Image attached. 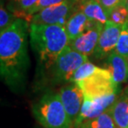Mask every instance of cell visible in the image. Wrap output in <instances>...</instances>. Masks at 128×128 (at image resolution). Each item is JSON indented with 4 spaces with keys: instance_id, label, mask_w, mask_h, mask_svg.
Here are the masks:
<instances>
[{
    "instance_id": "11",
    "label": "cell",
    "mask_w": 128,
    "mask_h": 128,
    "mask_svg": "<svg viewBox=\"0 0 128 128\" xmlns=\"http://www.w3.org/2000/svg\"><path fill=\"white\" fill-rule=\"evenodd\" d=\"M106 69L112 75L116 85L128 80V58L112 52L106 58Z\"/></svg>"
},
{
    "instance_id": "23",
    "label": "cell",
    "mask_w": 128,
    "mask_h": 128,
    "mask_svg": "<svg viewBox=\"0 0 128 128\" xmlns=\"http://www.w3.org/2000/svg\"><path fill=\"white\" fill-rule=\"evenodd\" d=\"M126 8H128V0H126Z\"/></svg>"
},
{
    "instance_id": "12",
    "label": "cell",
    "mask_w": 128,
    "mask_h": 128,
    "mask_svg": "<svg viewBox=\"0 0 128 128\" xmlns=\"http://www.w3.org/2000/svg\"><path fill=\"white\" fill-rule=\"evenodd\" d=\"M97 22L91 21L82 12L76 9L68 18L64 28L71 42L92 27Z\"/></svg>"
},
{
    "instance_id": "13",
    "label": "cell",
    "mask_w": 128,
    "mask_h": 128,
    "mask_svg": "<svg viewBox=\"0 0 128 128\" xmlns=\"http://www.w3.org/2000/svg\"><path fill=\"white\" fill-rule=\"evenodd\" d=\"M110 112L117 128H128V86L116 96Z\"/></svg>"
},
{
    "instance_id": "4",
    "label": "cell",
    "mask_w": 128,
    "mask_h": 128,
    "mask_svg": "<svg viewBox=\"0 0 128 128\" xmlns=\"http://www.w3.org/2000/svg\"><path fill=\"white\" fill-rule=\"evenodd\" d=\"M88 61V57L78 52L68 45L60 53L48 71L50 81L54 84L70 83L74 72Z\"/></svg>"
},
{
    "instance_id": "7",
    "label": "cell",
    "mask_w": 128,
    "mask_h": 128,
    "mask_svg": "<svg viewBox=\"0 0 128 128\" xmlns=\"http://www.w3.org/2000/svg\"><path fill=\"white\" fill-rule=\"evenodd\" d=\"M58 92L66 114L74 126L76 121L81 114L85 101L82 91L78 83L70 82L62 86Z\"/></svg>"
},
{
    "instance_id": "22",
    "label": "cell",
    "mask_w": 128,
    "mask_h": 128,
    "mask_svg": "<svg viewBox=\"0 0 128 128\" xmlns=\"http://www.w3.org/2000/svg\"><path fill=\"white\" fill-rule=\"evenodd\" d=\"M126 0H99L107 14H109L115 8L121 5H126Z\"/></svg>"
},
{
    "instance_id": "10",
    "label": "cell",
    "mask_w": 128,
    "mask_h": 128,
    "mask_svg": "<svg viewBox=\"0 0 128 128\" xmlns=\"http://www.w3.org/2000/svg\"><path fill=\"white\" fill-rule=\"evenodd\" d=\"M116 96V94H114V95L103 97V98L101 99H97L95 101H89V100L85 99L81 114L76 121L74 126L78 125L85 119L92 118V117H95L102 114V112H104L113 103Z\"/></svg>"
},
{
    "instance_id": "19",
    "label": "cell",
    "mask_w": 128,
    "mask_h": 128,
    "mask_svg": "<svg viewBox=\"0 0 128 128\" xmlns=\"http://www.w3.org/2000/svg\"><path fill=\"white\" fill-rule=\"evenodd\" d=\"M115 52L128 58V22L122 25Z\"/></svg>"
},
{
    "instance_id": "14",
    "label": "cell",
    "mask_w": 128,
    "mask_h": 128,
    "mask_svg": "<svg viewBox=\"0 0 128 128\" xmlns=\"http://www.w3.org/2000/svg\"><path fill=\"white\" fill-rule=\"evenodd\" d=\"M76 8L80 10L91 21L105 25L108 20V14L99 0H78Z\"/></svg>"
},
{
    "instance_id": "21",
    "label": "cell",
    "mask_w": 128,
    "mask_h": 128,
    "mask_svg": "<svg viewBox=\"0 0 128 128\" xmlns=\"http://www.w3.org/2000/svg\"><path fill=\"white\" fill-rule=\"evenodd\" d=\"M16 19L17 18L4 7L2 2L0 8V32L8 28Z\"/></svg>"
},
{
    "instance_id": "20",
    "label": "cell",
    "mask_w": 128,
    "mask_h": 128,
    "mask_svg": "<svg viewBox=\"0 0 128 128\" xmlns=\"http://www.w3.org/2000/svg\"><path fill=\"white\" fill-rule=\"evenodd\" d=\"M66 1V0H39L34 6H33L31 9H29L26 14H24V20H26L27 22H28V24L30 22V19L32 15H34L35 14H37L38 12H39L40 10H42L45 8L52 6V5L60 4V2Z\"/></svg>"
},
{
    "instance_id": "18",
    "label": "cell",
    "mask_w": 128,
    "mask_h": 128,
    "mask_svg": "<svg viewBox=\"0 0 128 128\" xmlns=\"http://www.w3.org/2000/svg\"><path fill=\"white\" fill-rule=\"evenodd\" d=\"M98 66L94 65L93 63L90 62L89 61L83 63L82 65H81L78 68L75 72H74L72 78L71 82H75L78 83L80 81L83 80L84 78H88V76H90L91 74H92L95 72Z\"/></svg>"
},
{
    "instance_id": "6",
    "label": "cell",
    "mask_w": 128,
    "mask_h": 128,
    "mask_svg": "<svg viewBox=\"0 0 128 128\" xmlns=\"http://www.w3.org/2000/svg\"><path fill=\"white\" fill-rule=\"evenodd\" d=\"M78 0H66L60 4L45 8L32 15L29 24L60 25L65 27L70 16L76 11Z\"/></svg>"
},
{
    "instance_id": "8",
    "label": "cell",
    "mask_w": 128,
    "mask_h": 128,
    "mask_svg": "<svg viewBox=\"0 0 128 128\" xmlns=\"http://www.w3.org/2000/svg\"><path fill=\"white\" fill-rule=\"evenodd\" d=\"M122 25L116 24L111 21H108L104 25L96 50L92 55L96 59H105L114 52L122 31Z\"/></svg>"
},
{
    "instance_id": "5",
    "label": "cell",
    "mask_w": 128,
    "mask_h": 128,
    "mask_svg": "<svg viewBox=\"0 0 128 128\" xmlns=\"http://www.w3.org/2000/svg\"><path fill=\"white\" fill-rule=\"evenodd\" d=\"M86 100L95 101L116 94V83L106 68H97L92 74L78 82Z\"/></svg>"
},
{
    "instance_id": "3",
    "label": "cell",
    "mask_w": 128,
    "mask_h": 128,
    "mask_svg": "<svg viewBox=\"0 0 128 128\" xmlns=\"http://www.w3.org/2000/svg\"><path fill=\"white\" fill-rule=\"evenodd\" d=\"M32 112L43 128H73L58 92L43 94L32 104Z\"/></svg>"
},
{
    "instance_id": "15",
    "label": "cell",
    "mask_w": 128,
    "mask_h": 128,
    "mask_svg": "<svg viewBox=\"0 0 128 128\" xmlns=\"http://www.w3.org/2000/svg\"><path fill=\"white\" fill-rule=\"evenodd\" d=\"M73 128H117L112 116L110 107L92 118L85 119Z\"/></svg>"
},
{
    "instance_id": "9",
    "label": "cell",
    "mask_w": 128,
    "mask_h": 128,
    "mask_svg": "<svg viewBox=\"0 0 128 128\" xmlns=\"http://www.w3.org/2000/svg\"><path fill=\"white\" fill-rule=\"evenodd\" d=\"M103 27L104 25L95 24L76 38L71 41L69 46L86 57L93 55Z\"/></svg>"
},
{
    "instance_id": "1",
    "label": "cell",
    "mask_w": 128,
    "mask_h": 128,
    "mask_svg": "<svg viewBox=\"0 0 128 128\" xmlns=\"http://www.w3.org/2000/svg\"><path fill=\"white\" fill-rule=\"evenodd\" d=\"M30 24L17 18L8 28L0 32V73L2 80L12 92L25 88L30 59L28 36Z\"/></svg>"
},
{
    "instance_id": "16",
    "label": "cell",
    "mask_w": 128,
    "mask_h": 128,
    "mask_svg": "<svg viewBox=\"0 0 128 128\" xmlns=\"http://www.w3.org/2000/svg\"><path fill=\"white\" fill-rule=\"evenodd\" d=\"M38 1L39 0H10L8 8L17 18H24V14Z\"/></svg>"
},
{
    "instance_id": "17",
    "label": "cell",
    "mask_w": 128,
    "mask_h": 128,
    "mask_svg": "<svg viewBox=\"0 0 128 128\" xmlns=\"http://www.w3.org/2000/svg\"><path fill=\"white\" fill-rule=\"evenodd\" d=\"M108 20L118 25H124L128 22V8L126 5H121L112 9L108 14Z\"/></svg>"
},
{
    "instance_id": "2",
    "label": "cell",
    "mask_w": 128,
    "mask_h": 128,
    "mask_svg": "<svg viewBox=\"0 0 128 128\" xmlns=\"http://www.w3.org/2000/svg\"><path fill=\"white\" fill-rule=\"evenodd\" d=\"M30 43L40 68L48 72L70 40L65 28L60 25L31 24Z\"/></svg>"
}]
</instances>
